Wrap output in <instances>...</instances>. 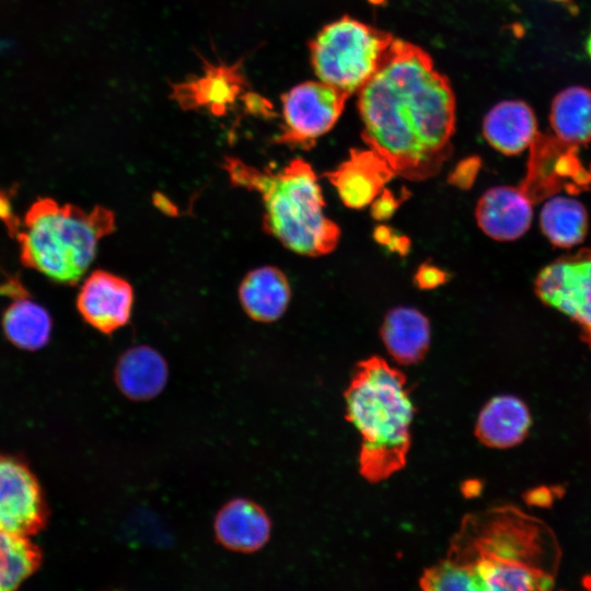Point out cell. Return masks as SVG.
Here are the masks:
<instances>
[{
  "instance_id": "30",
  "label": "cell",
  "mask_w": 591,
  "mask_h": 591,
  "mask_svg": "<svg viewBox=\"0 0 591 591\" xmlns=\"http://www.w3.org/2000/svg\"><path fill=\"white\" fill-rule=\"evenodd\" d=\"M392 232L393 231L390 228L381 225L375 230L374 236L378 242L384 245L386 244L394 248V251H399L403 254L404 251L408 248L409 241L404 236H398Z\"/></svg>"
},
{
  "instance_id": "22",
  "label": "cell",
  "mask_w": 591,
  "mask_h": 591,
  "mask_svg": "<svg viewBox=\"0 0 591 591\" xmlns=\"http://www.w3.org/2000/svg\"><path fill=\"white\" fill-rule=\"evenodd\" d=\"M551 125L565 142L580 146L591 141V90L571 86L558 93L551 109Z\"/></svg>"
},
{
  "instance_id": "11",
  "label": "cell",
  "mask_w": 591,
  "mask_h": 591,
  "mask_svg": "<svg viewBox=\"0 0 591 591\" xmlns=\"http://www.w3.org/2000/svg\"><path fill=\"white\" fill-rule=\"evenodd\" d=\"M76 304L81 317L90 326L111 335L128 323L134 304V290L126 279L97 269L81 285Z\"/></svg>"
},
{
  "instance_id": "26",
  "label": "cell",
  "mask_w": 591,
  "mask_h": 591,
  "mask_svg": "<svg viewBox=\"0 0 591 591\" xmlns=\"http://www.w3.org/2000/svg\"><path fill=\"white\" fill-rule=\"evenodd\" d=\"M480 167L479 159L471 157L461 161L450 174L449 182L462 189L470 188Z\"/></svg>"
},
{
  "instance_id": "16",
  "label": "cell",
  "mask_w": 591,
  "mask_h": 591,
  "mask_svg": "<svg viewBox=\"0 0 591 591\" xmlns=\"http://www.w3.org/2000/svg\"><path fill=\"white\" fill-rule=\"evenodd\" d=\"M475 217L480 230L496 241H514L532 221V202L519 187L496 186L479 198Z\"/></svg>"
},
{
  "instance_id": "29",
  "label": "cell",
  "mask_w": 591,
  "mask_h": 591,
  "mask_svg": "<svg viewBox=\"0 0 591 591\" xmlns=\"http://www.w3.org/2000/svg\"><path fill=\"white\" fill-rule=\"evenodd\" d=\"M0 222L13 237L19 229L20 218L13 211L9 193L2 188H0Z\"/></svg>"
},
{
  "instance_id": "18",
  "label": "cell",
  "mask_w": 591,
  "mask_h": 591,
  "mask_svg": "<svg viewBox=\"0 0 591 591\" xmlns=\"http://www.w3.org/2000/svg\"><path fill=\"white\" fill-rule=\"evenodd\" d=\"M532 425L526 404L512 395L491 398L480 410L475 436L485 445L507 449L521 443Z\"/></svg>"
},
{
  "instance_id": "24",
  "label": "cell",
  "mask_w": 591,
  "mask_h": 591,
  "mask_svg": "<svg viewBox=\"0 0 591 591\" xmlns=\"http://www.w3.org/2000/svg\"><path fill=\"white\" fill-rule=\"evenodd\" d=\"M39 549L24 536L0 531V591L13 590L40 564Z\"/></svg>"
},
{
  "instance_id": "14",
  "label": "cell",
  "mask_w": 591,
  "mask_h": 591,
  "mask_svg": "<svg viewBox=\"0 0 591 591\" xmlns=\"http://www.w3.org/2000/svg\"><path fill=\"white\" fill-rule=\"evenodd\" d=\"M0 294L12 300L2 314L5 337L16 347L37 350L49 338L53 321L48 311L31 299L19 277L9 276L0 283Z\"/></svg>"
},
{
  "instance_id": "32",
  "label": "cell",
  "mask_w": 591,
  "mask_h": 591,
  "mask_svg": "<svg viewBox=\"0 0 591 591\" xmlns=\"http://www.w3.org/2000/svg\"><path fill=\"white\" fill-rule=\"evenodd\" d=\"M557 1H566V0H557Z\"/></svg>"
},
{
  "instance_id": "8",
  "label": "cell",
  "mask_w": 591,
  "mask_h": 591,
  "mask_svg": "<svg viewBox=\"0 0 591 591\" xmlns=\"http://www.w3.org/2000/svg\"><path fill=\"white\" fill-rule=\"evenodd\" d=\"M535 293L572 321L591 347V251L567 255L543 268L535 279Z\"/></svg>"
},
{
  "instance_id": "5",
  "label": "cell",
  "mask_w": 591,
  "mask_h": 591,
  "mask_svg": "<svg viewBox=\"0 0 591 591\" xmlns=\"http://www.w3.org/2000/svg\"><path fill=\"white\" fill-rule=\"evenodd\" d=\"M116 228L115 213L103 206L90 211L38 197L26 210L13 239L20 260L53 282L73 286L92 264L100 241Z\"/></svg>"
},
{
  "instance_id": "23",
  "label": "cell",
  "mask_w": 591,
  "mask_h": 591,
  "mask_svg": "<svg viewBox=\"0 0 591 591\" xmlns=\"http://www.w3.org/2000/svg\"><path fill=\"white\" fill-rule=\"evenodd\" d=\"M540 224L552 244L569 248L583 241L588 230V213L580 201L556 196L544 204Z\"/></svg>"
},
{
  "instance_id": "25",
  "label": "cell",
  "mask_w": 591,
  "mask_h": 591,
  "mask_svg": "<svg viewBox=\"0 0 591 591\" xmlns=\"http://www.w3.org/2000/svg\"><path fill=\"white\" fill-rule=\"evenodd\" d=\"M424 590H478L474 577L447 557L428 567L419 579Z\"/></svg>"
},
{
  "instance_id": "31",
  "label": "cell",
  "mask_w": 591,
  "mask_h": 591,
  "mask_svg": "<svg viewBox=\"0 0 591 591\" xmlns=\"http://www.w3.org/2000/svg\"><path fill=\"white\" fill-rule=\"evenodd\" d=\"M587 51H588L589 57L591 58V34L587 42Z\"/></svg>"
},
{
  "instance_id": "9",
  "label": "cell",
  "mask_w": 591,
  "mask_h": 591,
  "mask_svg": "<svg viewBox=\"0 0 591 591\" xmlns=\"http://www.w3.org/2000/svg\"><path fill=\"white\" fill-rule=\"evenodd\" d=\"M529 148L526 174L519 188L532 204L564 187L579 188L590 181L578 159L577 146L537 132Z\"/></svg>"
},
{
  "instance_id": "2",
  "label": "cell",
  "mask_w": 591,
  "mask_h": 591,
  "mask_svg": "<svg viewBox=\"0 0 591 591\" xmlns=\"http://www.w3.org/2000/svg\"><path fill=\"white\" fill-rule=\"evenodd\" d=\"M448 559L466 569L478 590H549L560 551L540 519L506 505L466 514L452 536Z\"/></svg>"
},
{
  "instance_id": "6",
  "label": "cell",
  "mask_w": 591,
  "mask_h": 591,
  "mask_svg": "<svg viewBox=\"0 0 591 591\" xmlns=\"http://www.w3.org/2000/svg\"><path fill=\"white\" fill-rule=\"evenodd\" d=\"M394 36L345 15L326 24L309 43L318 80L357 93L384 61Z\"/></svg>"
},
{
  "instance_id": "1",
  "label": "cell",
  "mask_w": 591,
  "mask_h": 591,
  "mask_svg": "<svg viewBox=\"0 0 591 591\" xmlns=\"http://www.w3.org/2000/svg\"><path fill=\"white\" fill-rule=\"evenodd\" d=\"M357 93L362 140L395 175L424 181L440 172L453 150L455 96L426 50L394 38Z\"/></svg>"
},
{
  "instance_id": "10",
  "label": "cell",
  "mask_w": 591,
  "mask_h": 591,
  "mask_svg": "<svg viewBox=\"0 0 591 591\" xmlns=\"http://www.w3.org/2000/svg\"><path fill=\"white\" fill-rule=\"evenodd\" d=\"M46 517L40 487L30 468L0 454V531L28 537L43 529Z\"/></svg>"
},
{
  "instance_id": "12",
  "label": "cell",
  "mask_w": 591,
  "mask_h": 591,
  "mask_svg": "<svg viewBox=\"0 0 591 591\" xmlns=\"http://www.w3.org/2000/svg\"><path fill=\"white\" fill-rule=\"evenodd\" d=\"M247 89L241 66L206 62L202 74L172 85V97L183 109L225 115Z\"/></svg>"
},
{
  "instance_id": "4",
  "label": "cell",
  "mask_w": 591,
  "mask_h": 591,
  "mask_svg": "<svg viewBox=\"0 0 591 591\" xmlns=\"http://www.w3.org/2000/svg\"><path fill=\"white\" fill-rule=\"evenodd\" d=\"M344 396L346 419L361 436L360 475L372 484L387 479L406 465L410 447L414 405L406 376L371 356L358 362Z\"/></svg>"
},
{
  "instance_id": "7",
  "label": "cell",
  "mask_w": 591,
  "mask_h": 591,
  "mask_svg": "<svg viewBox=\"0 0 591 591\" xmlns=\"http://www.w3.org/2000/svg\"><path fill=\"white\" fill-rule=\"evenodd\" d=\"M350 95L321 80L302 82L281 95L283 125L277 143L311 149L344 112Z\"/></svg>"
},
{
  "instance_id": "20",
  "label": "cell",
  "mask_w": 591,
  "mask_h": 591,
  "mask_svg": "<svg viewBox=\"0 0 591 591\" xmlns=\"http://www.w3.org/2000/svg\"><path fill=\"white\" fill-rule=\"evenodd\" d=\"M380 335L391 357L409 366L422 360L429 349L430 323L415 308L396 306L385 314Z\"/></svg>"
},
{
  "instance_id": "15",
  "label": "cell",
  "mask_w": 591,
  "mask_h": 591,
  "mask_svg": "<svg viewBox=\"0 0 591 591\" xmlns=\"http://www.w3.org/2000/svg\"><path fill=\"white\" fill-rule=\"evenodd\" d=\"M216 541L237 553H254L270 537L271 522L266 510L246 498H234L224 503L213 520Z\"/></svg>"
},
{
  "instance_id": "3",
  "label": "cell",
  "mask_w": 591,
  "mask_h": 591,
  "mask_svg": "<svg viewBox=\"0 0 591 591\" xmlns=\"http://www.w3.org/2000/svg\"><path fill=\"white\" fill-rule=\"evenodd\" d=\"M221 166L233 186L259 195L263 229L285 247L312 257L336 248L340 229L325 215L322 188L309 162L294 158L275 171L227 157Z\"/></svg>"
},
{
  "instance_id": "28",
  "label": "cell",
  "mask_w": 591,
  "mask_h": 591,
  "mask_svg": "<svg viewBox=\"0 0 591 591\" xmlns=\"http://www.w3.org/2000/svg\"><path fill=\"white\" fill-rule=\"evenodd\" d=\"M447 274L429 263L419 266L415 274V281L421 289H432L444 283Z\"/></svg>"
},
{
  "instance_id": "13",
  "label": "cell",
  "mask_w": 591,
  "mask_h": 591,
  "mask_svg": "<svg viewBox=\"0 0 591 591\" xmlns=\"http://www.w3.org/2000/svg\"><path fill=\"white\" fill-rule=\"evenodd\" d=\"M395 176L390 164L372 149H351L348 158L325 177L336 188L346 207L370 205Z\"/></svg>"
},
{
  "instance_id": "27",
  "label": "cell",
  "mask_w": 591,
  "mask_h": 591,
  "mask_svg": "<svg viewBox=\"0 0 591 591\" xmlns=\"http://www.w3.org/2000/svg\"><path fill=\"white\" fill-rule=\"evenodd\" d=\"M403 198H397L387 189H383L381 194L371 202V213L376 220L389 219L401 205Z\"/></svg>"
},
{
  "instance_id": "17",
  "label": "cell",
  "mask_w": 591,
  "mask_h": 591,
  "mask_svg": "<svg viewBox=\"0 0 591 591\" xmlns=\"http://www.w3.org/2000/svg\"><path fill=\"white\" fill-rule=\"evenodd\" d=\"M114 378L120 392L129 399L149 401L165 387L169 368L163 356L154 348L139 345L119 357Z\"/></svg>"
},
{
  "instance_id": "21",
  "label": "cell",
  "mask_w": 591,
  "mask_h": 591,
  "mask_svg": "<svg viewBox=\"0 0 591 591\" xmlns=\"http://www.w3.org/2000/svg\"><path fill=\"white\" fill-rule=\"evenodd\" d=\"M291 297L286 275L277 267L251 270L239 288L240 302L246 314L257 322L270 323L282 316Z\"/></svg>"
},
{
  "instance_id": "19",
  "label": "cell",
  "mask_w": 591,
  "mask_h": 591,
  "mask_svg": "<svg viewBox=\"0 0 591 591\" xmlns=\"http://www.w3.org/2000/svg\"><path fill=\"white\" fill-rule=\"evenodd\" d=\"M483 135L497 151L506 155L519 154L537 135L535 115L522 101L500 102L485 115Z\"/></svg>"
}]
</instances>
